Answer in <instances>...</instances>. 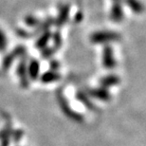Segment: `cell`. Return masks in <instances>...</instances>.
I'll return each mask as SVG.
<instances>
[{
  "label": "cell",
  "instance_id": "6da1fadb",
  "mask_svg": "<svg viewBox=\"0 0 146 146\" xmlns=\"http://www.w3.org/2000/svg\"><path fill=\"white\" fill-rule=\"evenodd\" d=\"M91 42L93 43H107L111 41H118L119 39V35L116 33L112 31H99V33H93L91 37Z\"/></svg>",
  "mask_w": 146,
  "mask_h": 146
},
{
  "label": "cell",
  "instance_id": "7a4b0ae2",
  "mask_svg": "<svg viewBox=\"0 0 146 146\" xmlns=\"http://www.w3.org/2000/svg\"><path fill=\"white\" fill-rule=\"evenodd\" d=\"M103 63H104V66L107 68H112L116 65L112 48H111L110 46H106V48L104 49Z\"/></svg>",
  "mask_w": 146,
  "mask_h": 146
},
{
  "label": "cell",
  "instance_id": "9c48e42d",
  "mask_svg": "<svg viewBox=\"0 0 146 146\" xmlns=\"http://www.w3.org/2000/svg\"><path fill=\"white\" fill-rule=\"evenodd\" d=\"M49 33H46V34L45 35V34H44V35L40 38V40L38 41V43H37V46H40V48H42V46H44L46 45V43H48V39H49Z\"/></svg>",
  "mask_w": 146,
  "mask_h": 146
},
{
  "label": "cell",
  "instance_id": "3957f363",
  "mask_svg": "<svg viewBox=\"0 0 146 146\" xmlns=\"http://www.w3.org/2000/svg\"><path fill=\"white\" fill-rule=\"evenodd\" d=\"M123 17V11L121 10V7L119 3H117L113 6L112 11H111V19L116 22L121 21Z\"/></svg>",
  "mask_w": 146,
  "mask_h": 146
},
{
  "label": "cell",
  "instance_id": "30bf717a",
  "mask_svg": "<svg viewBox=\"0 0 146 146\" xmlns=\"http://www.w3.org/2000/svg\"><path fill=\"white\" fill-rule=\"evenodd\" d=\"M114 1H115L116 3H119V0H114Z\"/></svg>",
  "mask_w": 146,
  "mask_h": 146
},
{
  "label": "cell",
  "instance_id": "ba28073f",
  "mask_svg": "<svg viewBox=\"0 0 146 146\" xmlns=\"http://www.w3.org/2000/svg\"><path fill=\"white\" fill-rule=\"evenodd\" d=\"M30 73L33 77H35L36 75H38V72H39V64L36 61H33L31 64L30 66Z\"/></svg>",
  "mask_w": 146,
  "mask_h": 146
},
{
  "label": "cell",
  "instance_id": "5b68a950",
  "mask_svg": "<svg viewBox=\"0 0 146 146\" xmlns=\"http://www.w3.org/2000/svg\"><path fill=\"white\" fill-rule=\"evenodd\" d=\"M68 7H66V6L61 9V15H59V18L57 20V24L59 26H62L66 22V17L68 16Z\"/></svg>",
  "mask_w": 146,
  "mask_h": 146
},
{
  "label": "cell",
  "instance_id": "8992f818",
  "mask_svg": "<svg viewBox=\"0 0 146 146\" xmlns=\"http://www.w3.org/2000/svg\"><path fill=\"white\" fill-rule=\"evenodd\" d=\"M59 79V75L54 72H46L42 76V81L45 83H50V82L56 81Z\"/></svg>",
  "mask_w": 146,
  "mask_h": 146
},
{
  "label": "cell",
  "instance_id": "52a82bcc",
  "mask_svg": "<svg viewBox=\"0 0 146 146\" xmlns=\"http://www.w3.org/2000/svg\"><path fill=\"white\" fill-rule=\"evenodd\" d=\"M119 83V79L116 76H107V77L104 78L101 80V84L103 86H112V84H116Z\"/></svg>",
  "mask_w": 146,
  "mask_h": 146
},
{
  "label": "cell",
  "instance_id": "277c9868",
  "mask_svg": "<svg viewBox=\"0 0 146 146\" xmlns=\"http://www.w3.org/2000/svg\"><path fill=\"white\" fill-rule=\"evenodd\" d=\"M125 3H126L127 6H129V8L134 13H139L143 11V5L139 0H125Z\"/></svg>",
  "mask_w": 146,
  "mask_h": 146
}]
</instances>
